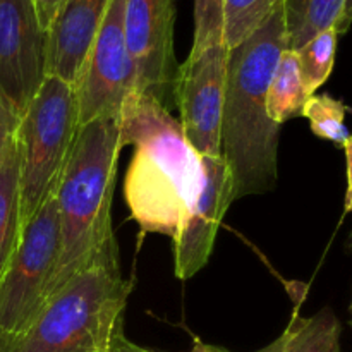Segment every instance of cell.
I'll list each match as a JSON object with an SVG mask.
<instances>
[{
	"mask_svg": "<svg viewBox=\"0 0 352 352\" xmlns=\"http://www.w3.org/2000/svg\"><path fill=\"white\" fill-rule=\"evenodd\" d=\"M284 50V6L246 40L229 48L220 155L232 177L234 201L267 195L277 186L280 126L268 116L267 93Z\"/></svg>",
	"mask_w": 352,
	"mask_h": 352,
	"instance_id": "cell-1",
	"label": "cell"
},
{
	"mask_svg": "<svg viewBox=\"0 0 352 352\" xmlns=\"http://www.w3.org/2000/svg\"><path fill=\"white\" fill-rule=\"evenodd\" d=\"M120 144L134 155L124 181L131 219L141 232L174 237L201 188V157L167 105L134 91L119 113Z\"/></svg>",
	"mask_w": 352,
	"mask_h": 352,
	"instance_id": "cell-2",
	"label": "cell"
},
{
	"mask_svg": "<svg viewBox=\"0 0 352 352\" xmlns=\"http://www.w3.org/2000/svg\"><path fill=\"white\" fill-rule=\"evenodd\" d=\"M120 151L119 116L100 117L76 133L55 189L60 246L47 299L86 268L120 267L110 217Z\"/></svg>",
	"mask_w": 352,
	"mask_h": 352,
	"instance_id": "cell-3",
	"label": "cell"
},
{
	"mask_svg": "<svg viewBox=\"0 0 352 352\" xmlns=\"http://www.w3.org/2000/svg\"><path fill=\"white\" fill-rule=\"evenodd\" d=\"M131 291L120 267L86 268L43 302L10 352H107L122 330Z\"/></svg>",
	"mask_w": 352,
	"mask_h": 352,
	"instance_id": "cell-4",
	"label": "cell"
},
{
	"mask_svg": "<svg viewBox=\"0 0 352 352\" xmlns=\"http://www.w3.org/2000/svg\"><path fill=\"white\" fill-rule=\"evenodd\" d=\"M79 129L74 86L45 76L19 117V220L26 223L55 195Z\"/></svg>",
	"mask_w": 352,
	"mask_h": 352,
	"instance_id": "cell-5",
	"label": "cell"
},
{
	"mask_svg": "<svg viewBox=\"0 0 352 352\" xmlns=\"http://www.w3.org/2000/svg\"><path fill=\"white\" fill-rule=\"evenodd\" d=\"M60 246L55 195L23 223L0 274V336L16 342L47 301Z\"/></svg>",
	"mask_w": 352,
	"mask_h": 352,
	"instance_id": "cell-6",
	"label": "cell"
},
{
	"mask_svg": "<svg viewBox=\"0 0 352 352\" xmlns=\"http://www.w3.org/2000/svg\"><path fill=\"white\" fill-rule=\"evenodd\" d=\"M126 0H110L95 41L74 85L79 127L117 117L134 93V65L124 31Z\"/></svg>",
	"mask_w": 352,
	"mask_h": 352,
	"instance_id": "cell-7",
	"label": "cell"
},
{
	"mask_svg": "<svg viewBox=\"0 0 352 352\" xmlns=\"http://www.w3.org/2000/svg\"><path fill=\"white\" fill-rule=\"evenodd\" d=\"M227 60L229 48L226 43L213 45L199 54H189L177 65L172 82L182 133L199 157L220 155Z\"/></svg>",
	"mask_w": 352,
	"mask_h": 352,
	"instance_id": "cell-8",
	"label": "cell"
},
{
	"mask_svg": "<svg viewBox=\"0 0 352 352\" xmlns=\"http://www.w3.org/2000/svg\"><path fill=\"white\" fill-rule=\"evenodd\" d=\"M45 41L33 0H0V96L17 117L45 79Z\"/></svg>",
	"mask_w": 352,
	"mask_h": 352,
	"instance_id": "cell-9",
	"label": "cell"
},
{
	"mask_svg": "<svg viewBox=\"0 0 352 352\" xmlns=\"http://www.w3.org/2000/svg\"><path fill=\"white\" fill-rule=\"evenodd\" d=\"M175 0H126L124 31L134 65V91L165 103L175 71Z\"/></svg>",
	"mask_w": 352,
	"mask_h": 352,
	"instance_id": "cell-10",
	"label": "cell"
},
{
	"mask_svg": "<svg viewBox=\"0 0 352 352\" xmlns=\"http://www.w3.org/2000/svg\"><path fill=\"white\" fill-rule=\"evenodd\" d=\"M201 188L172 237L174 275L179 280H189L208 263L220 223L234 203L232 177L222 155L201 157Z\"/></svg>",
	"mask_w": 352,
	"mask_h": 352,
	"instance_id": "cell-11",
	"label": "cell"
},
{
	"mask_svg": "<svg viewBox=\"0 0 352 352\" xmlns=\"http://www.w3.org/2000/svg\"><path fill=\"white\" fill-rule=\"evenodd\" d=\"M110 0H64L47 30L45 76L76 85Z\"/></svg>",
	"mask_w": 352,
	"mask_h": 352,
	"instance_id": "cell-12",
	"label": "cell"
},
{
	"mask_svg": "<svg viewBox=\"0 0 352 352\" xmlns=\"http://www.w3.org/2000/svg\"><path fill=\"white\" fill-rule=\"evenodd\" d=\"M340 336L342 325L330 308L313 316L296 311L280 337L256 352H342Z\"/></svg>",
	"mask_w": 352,
	"mask_h": 352,
	"instance_id": "cell-13",
	"label": "cell"
},
{
	"mask_svg": "<svg viewBox=\"0 0 352 352\" xmlns=\"http://www.w3.org/2000/svg\"><path fill=\"white\" fill-rule=\"evenodd\" d=\"M287 50H299L330 28H337L346 0H284Z\"/></svg>",
	"mask_w": 352,
	"mask_h": 352,
	"instance_id": "cell-14",
	"label": "cell"
},
{
	"mask_svg": "<svg viewBox=\"0 0 352 352\" xmlns=\"http://www.w3.org/2000/svg\"><path fill=\"white\" fill-rule=\"evenodd\" d=\"M309 96L311 95L306 89L298 54L294 50H284L268 86V116L278 126L294 117H301Z\"/></svg>",
	"mask_w": 352,
	"mask_h": 352,
	"instance_id": "cell-15",
	"label": "cell"
},
{
	"mask_svg": "<svg viewBox=\"0 0 352 352\" xmlns=\"http://www.w3.org/2000/svg\"><path fill=\"white\" fill-rule=\"evenodd\" d=\"M19 144L14 134L0 164V274L19 236Z\"/></svg>",
	"mask_w": 352,
	"mask_h": 352,
	"instance_id": "cell-16",
	"label": "cell"
},
{
	"mask_svg": "<svg viewBox=\"0 0 352 352\" xmlns=\"http://www.w3.org/2000/svg\"><path fill=\"white\" fill-rule=\"evenodd\" d=\"M284 0H223V43L234 48L258 30Z\"/></svg>",
	"mask_w": 352,
	"mask_h": 352,
	"instance_id": "cell-17",
	"label": "cell"
},
{
	"mask_svg": "<svg viewBox=\"0 0 352 352\" xmlns=\"http://www.w3.org/2000/svg\"><path fill=\"white\" fill-rule=\"evenodd\" d=\"M337 41H339V33L336 28H330L316 34L305 47L296 50L306 89L311 96L316 95V89L322 88L332 74L333 64H336Z\"/></svg>",
	"mask_w": 352,
	"mask_h": 352,
	"instance_id": "cell-18",
	"label": "cell"
},
{
	"mask_svg": "<svg viewBox=\"0 0 352 352\" xmlns=\"http://www.w3.org/2000/svg\"><path fill=\"white\" fill-rule=\"evenodd\" d=\"M349 107L330 95H313L306 102L301 117L309 120L313 134L320 140L332 141L344 148L351 133L347 131L344 119Z\"/></svg>",
	"mask_w": 352,
	"mask_h": 352,
	"instance_id": "cell-19",
	"label": "cell"
},
{
	"mask_svg": "<svg viewBox=\"0 0 352 352\" xmlns=\"http://www.w3.org/2000/svg\"><path fill=\"white\" fill-rule=\"evenodd\" d=\"M223 0H195V40L189 54L223 43Z\"/></svg>",
	"mask_w": 352,
	"mask_h": 352,
	"instance_id": "cell-20",
	"label": "cell"
},
{
	"mask_svg": "<svg viewBox=\"0 0 352 352\" xmlns=\"http://www.w3.org/2000/svg\"><path fill=\"white\" fill-rule=\"evenodd\" d=\"M17 126H19V117L12 112V109L0 96V164H2L10 140L16 134Z\"/></svg>",
	"mask_w": 352,
	"mask_h": 352,
	"instance_id": "cell-21",
	"label": "cell"
},
{
	"mask_svg": "<svg viewBox=\"0 0 352 352\" xmlns=\"http://www.w3.org/2000/svg\"><path fill=\"white\" fill-rule=\"evenodd\" d=\"M62 2H64V0H33V6L34 9H36L38 19H40V24L45 30V33H47L48 26H50L52 21H54L57 10L60 9Z\"/></svg>",
	"mask_w": 352,
	"mask_h": 352,
	"instance_id": "cell-22",
	"label": "cell"
},
{
	"mask_svg": "<svg viewBox=\"0 0 352 352\" xmlns=\"http://www.w3.org/2000/svg\"><path fill=\"white\" fill-rule=\"evenodd\" d=\"M107 352H150V351L143 349V347L131 342V340L126 337V333H124V329H122L116 333V337L112 339V344H110V347L107 349Z\"/></svg>",
	"mask_w": 352,
	"mask_h": 352,
	"instance_id": "cell-23",
	"label": "cell"
},
{
	"mask_svg": "<svg viewBox=\"0 0 352 352\" xmlns=\"http://www.w3.org/2000/svg\"><path fill=\"white\" fill-rule=\"evenodd\" d=\"M347 162V191H346V212H352V134L344 144Z\"/></svg>",
	"mask_w": 352,
	"mask_h": 352,
	"instance_id": "cell-24",
	"label": "cell"
},
{
	"mask_svg": "<svg viewBox=\"0 0 352 352\" xmlns=\"http://www.w3.org/2000/svg\"><path fill=\"white\" fill-rule=\"evenodd\" d=\"M351 24H352V0H346V7H344L342 17H340L339 24H337V28H336L337 33H339V36L349 31Z\"/></svg>",
	"mask_w": 352,
	"mask_h": 352,
	"instance_id": "cell-25",
	"label": "cell"
},
{
	"mask_svg": "<svg viewBox=\"0 0 352 352\" xmlns=\"http://www.w3.org/2000/svg\"><path fill=\"white\" fill-rule=\"evenodd\" d=\"M189 352H230V351L223 349V347H219V346H212V344H206L199 339H195V346H192V349Z\"/></svg>",
	"mask_w": 352,
	"mask_h": 352,
	"instance_id": "cell-26",
	"label": "cell"
},
{
	"mask_svg": "<svg viewBox=\"0 0 352 352\" xmlns=\"http://www.w3.org/2000/svg\"><path fill=\"white\" fill-rule=\"evenodd\" d=\"M0 352H10V346L2 336H0Z\"/></svg>",
	"mask_w": 352,
	"mask_h": 352,
	"instance_id": "cell-27",
	"label": "cell"
},
{
	"mask_svg": "<svg viewBox=\"0 0 352 352\" xmlns=\"http://www.w3.org/2000/svg\"><path fill=\"white\" fill-rule=\"evenodd\" d=\"M349 311H351V325H352V301H351V306H349Z\"/></svg>",
	"mask_w": 352,
	"mask_h": 352,
	"instance_id": "cell-28",
	"label": "cell"
},
{
	"mask_svg": "<svg viewBox=\"0 0 352 352\" xmlns=\"http://www.w3.org/2000/svg\"><path fill=\"white\" fill-rule=\"evenodd\" d=\"M150 352H151V351H150Z\"/></svg>",
	"mask_w": 352,
	"mask_h": 352,
	"instance_id": "cell-29",
	"label": "cell"
}]
</instances>
